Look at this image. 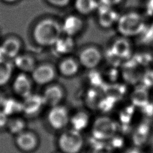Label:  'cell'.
<instances>
[{
  "label": "cell",
  "instance_id": "obj_1",
  "mask_svg": "<svg viewBox=\"0 0 153 153\" xmlns=\"http://www.w3.org/2000/svg\"><path fill=\"white\" fill-rule=\"evenodd\" d=\"M62 35L61 23L51 18L40 20L36 24L32 32L35 42L42 47L53 46Z\"/></svg>",
  "mask_w": 153,
  "mask_h": 153
},
{
  "label": "cell",
  "instance_id": "obj_2",
  "mask_svg": "<svg viewBox=\"0 0 153 153\" xmlns=\"http://www.w3.org/2000/svg\"><path fill=\"white\" fill-rule=\"evenodd\" d=\"M116 25L118 32L126 38L139 35L146 27L143 17L136 12L120 16Z\"/></svg>",
  "mask_w": 153,
  "mask_h": 153
},
{
  "label": "cell",
  "instance_id": "obj_3",
  "mask_svg": "<svg viewBox=\"0 0 153 153\" xmlns=\"http://www.w3.org/2000/svg\"><path fill=\"white\" fill-rule=\"evenodd\" d=\"M57 145L62 153H79L84 146V138L81 131L72 128L60 134Z\"/></svg>",
  "mask_w": 153,
  "mask_h": 153
},
{
  "label": "cell",
  "instance_id": "obj_4",
  "mask_svg": "<svg viewBox=\"0 0 153 153\" xmlns=\"http://www.w3.org/2000/svg\"><path fill=\"white\" fill-rule=\"evenodd\" d=\"M117 131V125L110 118L102 117L97 118L92 127L93 137L100 140L111 139Z\"/></svg>",
  "mask_w": 153,
  "mask_h": 153
},
{
  "label": "cell",
  "instance_id": "obj_5",
  "mask_svg": "<svg viewBox=\"0 0 153 153\" xmlns=\"http://www.w3.org/2000/svg\"><path fill=\"white\" fill-rule=\"evenodd\" d=\"M47 120L50 126L55 130L65 128L70 121V117L68 109L63 106L59 105L50 108Z\"/></svg>",
  "mask_w": 153,
  "mask_h": 153
},
{
  "label": "cell",
  "instance_id": "obj_6",
  "mask_svg": "<svg viewBox=\"0 0 153 153\" xmlns=\"http://www.w3.org/2000/svg\"><path fill=\"white\" fill-rule=\"evenodd\" d=\"M102 54L100 50L94 46H89L82 49L79 54L78 62L87 69H93L102 61Z\"/></svg>",
  "mask_w": 153,
  "mask_h": 153
},
{
  "label": "cell",
  "instance_id": "obj_7",
  "mask_svg": "<svg viewBox=\"0 0 153 153\" xmlns=\"http://www.w3.org/2000/svg\"><path fill=\"white\" fill-rule=\"evenodd\" d=\"M31 74L32 79L35 83L38 85H46L54 80L56 71L51 65L44 64L36 66Z\"/></svg>",
  "mask_w": 153,
  "mask_h": 153
},
{
  "label": "cell",
  "instance_id": "obj_8",
  "mask_svg": "<svg viewBox=\"0 0 153 153\" xmlns=\"http://www.w3.org/2000/svg\"><path fill=\"white\" fill-rule=\"evenodd\" d=\"M97 22L103 28H109L117 24L120 16L113 7L101 5L97 10Z\"/></svg>",
  "mask_w": 153,
  "mask_h": 153
},
{
  "label": "cell",
  "instance_id": "obj_9",
  "mask_svg": "<svg viewBox=\"0 0 153 153\" xmlns=\"http://www.w3.org/2000/svg\"><path fill=\"white\" fill-rule=\"evenodd\" d=\"M42 96L44 105L51 108L60 105L64 97V91L59 85H50L46 88Z\"/></svg>",
  "mask_w": 153,
  "mask_h": 153
},
{
  "label": "cell",
  "instance_id": "obj_10",
  "mask_svg": "<svg viewBox=\"0 0 153 153\" xmlns=\"http://www.w3.org/2000/svg\"><path fill=\"white\" fill-rule=\"evenodd\" d=\"M61 25L63 34L72 37L79 33L84 27L82 19L76 15L67 16Z\"/></svg>",
  "mask_w": 153,
  "mask_h": 153
},
{
  "label": "cell",
  "instance_id": "obj_11",
  "mask_svg": "<svg viewBox=\"0 0 153 153\" xmlns=\"http://www.w3.org/2000/svg\"><path fill=\"white\" fill-rule=\"evenodd\" d=\"M16 143L22 151L31 152L37 147L38 140L33 133L23 131L16 135Z\"/></svg>",
  "mask_w": 153,
  "mask_h": 153
},
{
  "label": "cell",
  "instance_id": "obj_12",
  "mask_svg": "<svg viewBox=\"0 0 153 153\" xmlns=\"http://www.w3.org/2000/svg\"><path fill=\"white\" fill-rule=\"evenodd\" d=\"M13 87L14 92L23 99L32 93L31 81L24 72L16 76L13 81Z\"/></svg>",
  "mask_w": 153,
  "mask_h": 153
},
{
  "label": "cell",
  "instance_id": "obj_13",
  "mask_svg": "<svg viewBox=\"0 0 153 153\" xmlns=\"http://www.w3.org/2000/svg\"><path fill=\"white\" fill-rule=\"evenodd\" d=\"M22 102L23 112L28 115L36 114L44 105L42 96L39 94L31 93L23 99Z\"/></svg>",
  "mask_w": 153,
  "mask_h": 153
},
{
  "label": "cell",
  "instance_id": "obj_14",
  "mask_svg": "<svg viewBox=\"0 0 153 153\" xmlns=\"http://www.w3.org/2000/svg\"><path fill=\"white\" fill-rule=\"evenodd\" d=\"M111 52L116 57L127 58L131 55V44L126 37L123 36L114 41L111 47Z\"/></svg>",
  "mask_w": 153,
  "mask_h": 153
},
{
  "label": "cell",
  "instance_id": "obj_15",
  "mask_svg": "<svg viewBox=\"0 0 153 153\" xmlns=\"http://www.w3.org/2000/svg\"><path fill=\"white\" fill-rule=\"evenodd\" d=\"M6 58H15L19 54L21 49L20 41L14 37L5 39L1 45Z\"/></svg>",
  "mask_w": 153,
  "mask_h": 153
},
{
  "label": "cell",
  "instance_id": "obj_16",
  "mask_svg": "<svg viewBox=\"0 0 153 153\" xmlns=\"http://www.w3.org/2000/svg\"><path fill=\"white\" fill-rule=\"evenodd\" d=\"M79 65L78 61L71 57L66 58L59 63V71L64 76H73L78 72Z\"/></svg>",
  "mask_w": 153,
  "mask_h": 153
},
{
  "label": "cell",
  "instance_id": "obj_17",
  "mask_svg": "<svg viewBox=\"0 0 153 153\" xmlns=\"http://www.w3.org/2000/svg\"><path fill=\"white\" fill-rule=\"evenodd\" d=\"M55 51L60 54H69L75 47L73 37L62 35L53 45Z\"/></svg>",
  "mask_w": 153,
  "mask_h": 153
},
{
  "label": "cell",
  "instance_id": "obj_18",
  "mask_svg": "<svg viewBox=\"0 0 153 153\" xmlns=\"http://www.w3.org/2000/svg\"><path fill=\"white\" fill-rule=\"evenodd\" d=\"M99 4L97 0H75L74 7L80 14L87 16L97 11Z\"/></svg>",
  "mask_w": 153,
  "mask_h": 153
},
{
  "label": "cell",
  "instance_id": "obj_19",
  "mask_svg": "<svg viewBox=\"0 0 153 153\" xmlns=\"http://www.w3.org/2000/svg\"><path fill=\"white\" fill-rule=\"evenodd\" d=\"M14 65L23 72H32L36 67L34 59L28 55H18L14 58Z\"/></svg>",
  "mask_w": 153,
  "mask_h": 153
},
{
  "label": "cell",
  "instance_id": "obj_20",
  "mask_svg": "<svg viewBox=\"0 0 153 153\" xmlns=\"http://www.w3.org/2000/svg\"><path fill=\"white\" fill-rule=\"evenodd\" d=\"M1 109L10 117H14L16 115L23 112L22 102L14 98L5 97L1 106Z\"/></svg>",
  "mask_w": 153,
  "mask_h": 153
},
{
  "label": "cell",
  "instance_id": "obj_21",
  "mask_svg": "<svg viewBox=\"0 0 153 153\" xmlns=\"http://www.w3.org/2000/svg\"><path fill=\"white\" fill-rule=\"evenodd\" d=\"M90 122L88 115L84 112H78L70 117L69 123L71 124L72 128L81 131L87 128Z\"/></svg>",
  "mask_w": 153,
  "mask_h": 153
},
{
  "label": "cell",
  "instance_id": "obj_22",
  "mask_svg": "<svg viewBox=\"0 0 153 153\" xmlns=\"http://www.w3.org/2000/svg\"><path fill=\"white\" fill-rule=\"evenodd\" d=\"M131 100L134 105L139 107L142 108L147 104L149 102V96L146 87L135 90L131 95Z\"/></svg>",
  "mask_w": 153,
  "mask_h": 153
},
{
  "label": "cell",
  "instance_id": "obj_23",
  "mask_svg": "<svg viewBox=\"0 0 153 153\" xmlns=\"http://www.w3.org/2000/svg\"><path fill=\"white\" fill-rule=\"evenodd\" d=\"M13 71V65L4 60L0 62V86L5 85L10 80Z\"/></svg>",
  "mask_w": 153,
  "mask_h": 153
},
{
  "label": "cell",
  "instance_id": "obj_24",
  "mask_svg": "<svg viewBox=\"0 0 153 153\" xmlns=\"http://www.w3.org/2000/svg\"><path fill=\"white\" fill-rule=\"evenodd\" d=\"M25 122L22 119L14 116L10 118L7 127L11 133L17 135L25 131Z\"/></svg>",
  "mask_w": 153,
  "mask_h": 153
},
{
  "label": "cell",
  "instance_id": "obj_25",
  "mask_svg": "<svg viewBox=\"0 0 153 153\" xmlns=\"http://www.w3.org/2000/svg\"><path fill=\"white\" fill-rule=\"evenodd\" d=\"M143 82L146 88L153 86V71H148L145 74Z\"/></svg>",
  "mask_w": 153,
  "mask_h": 153
},
{
  "label": "cell",
  "instance_id": "obj_26",
  "mask_svg": "<svg viewBox=\"0 0 153 153\" xmlns=\"http://www.w3.org/2000/svg\"><path fill=\"white\" fill-rule=\"evenodd\" d=\"M47 2L56 7L63 8L67 6L71 0H46Z\"/></svg>",
  "mask_w": 153,
  "mask_h": 153
},
{
  "label": "cell",
  "instance_id": "obj_27",
  "mask_svg": "<svg viewBox=\"0 0 153 153\" xmlns=\"http://www.w3.org/2000/svg\"><path fill=\"white\" fill-rule=\"evenodd\" d=\"M10 117L2 109L0 110V128L7 127Z\"/></svg>",
  "mask_w": 153,
  "mask_h": 153
},
{
  "label": "cell",
  "instance_id": "obj_28",
  "mask_svg": "<svg viewBox=\"0 0 153 153\" xmlns=\"http://www.w3.org/2000/svg\"><path fill=\"white\" fill-rule=\"evenodd\" d=\"M122 1L123 0H99L101 5L111 7H114L119 5Z\"/></svg>",
  "mask_w": 153,
  "mask_h": 153
},
{
  "label": "cell",
  "instance_id": "obj_29",
  "mask_svg": "<svg viewBox=\"0 0 153 153\" xmlns=\"http://www.w3.org/2000/svg\"><path fill=\"white\" fill-rule=\"evenodd\" d=\"M144 114L148 116L153 115V103H149V102L145 106L142 107Z\"/></svg>",
  "mask_w": 153,
  "mask_h": 153
},
{
  "label": "cell",
  "instance_id": "obj_30",
  "mask_svg": "<svg viewBox=\"0 0 153 153\" xmlns=\"http://www.w3.org/2000/svg\"><path fill=\"white\" fill-rule=\"evenodd\" d=\"M92 153H110L109 148L107 146H98L95 148Z\"/></svg>",
  "mask_w": 153,
  "mask_h": 153
},
{
  "label": "cell",
  "instance_id": "obj_31",
  "mask_svg": "<svg viewBox=\"0 0 153 153\" xmlns=\"http://www.w3.org/2000/svg\"><path fill=\"white\" fill-rule=\"evenodd\" d=\"M147 11L149 14H153V0H149L147 5Z\"/></svg>",
  "mask_w": 153,
  "mask_h": 153
},
{
  "label": "cell",
  "instance_id": "obj_32",
  "mask_svg": "<svg viewBox=\"0 0 153 153\" xmlns=\"http://www.w3.org/2000/svg\"><path fill=\"white\" fill-rule=\"evenodd\" d=\"M6 57L4 53V51L1 48V47L0 46V62L5 60Z\"/></svg>",
  "mask_w": 153,
  "mask_h": 153
},
{
  "label": "cell",
  "instance_id": "obj_33",
  "mask_svg": "<svg viewBox=\"0 0 153 153\" xmlns=\"http://www.w3.org/2000/svg\"><path fill=\"white\" fill-rule=\"evenodd\" d=\"M5 99V97L0 92V108H1V106L3 104V102Z\"/></svg>",
  "mask_w": 153,
  "mask_h": 153
},
{
  "label": "cell",
  "instance_id": "obj_34",
  "mask_svg": "<svg viewBox=\"0 0 153 153\" xmlns=\"http://www.w3.org/2000/svg\"><path fill=\"white\" fill-rule=\"evenodd\" d=\"M127 153H140V152L136 149H131V150L128 151Z\"/></svg>",
  "mask_w": 153,
  "mask_h": 153
},
{
  "label": "cell",
  "instance_id": "obj_35",
  "mask_svg": "<svg viewBox=\"0 0 153 153\" xmlns=\"http://www.w3.org/2000/svg\"><path fill=\"white\" fill-rule=\"evenodd\" d=\"M2 1H4V2H7V3H12V2L16 1L17 0H2Z\"/></svg>",
  "mask_w": 153,
  "mask_h": 153
},
{
  "label": "cell",
  "instance_id": "obj_36",
  "mask_svg": "<svg viewBox=\"0 0 153 153\" xmlns=\"http://www.w3.org/2000/svg\"><path fill=\"white\" fill-rule=\"evenodd\" d=\"M152 142H153V139H152Z\"/></svg>",
  "mask_w": 153,
  "mask_h": 153
}]
</instances>
